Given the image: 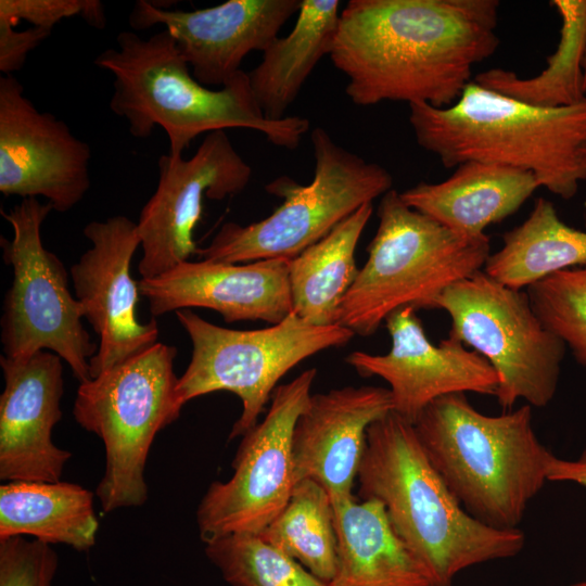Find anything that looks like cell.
I'll list each match as a JSON object with an SVG mask.
<instances>
[{
    "instance_id": "obj_1",
    "label": "cell",
    "mask_w": 586,
    "mask_h": 586,
    "mask_svg": "<svg viewBox=\"0 0 586 586\" xmlns=\"http://www.w3.org/2000/svg\"><path fill=\"white\" fill-rule=\"evenodd\" d=\"M498 0H349L330 60L359 106L453 105L499 46Z\"/></svg>"
},
{
    "instance_id": "obj_27",
    "label": "cell",
    "mask_w": 586,
    "mask_h": 586,
    "mask_svg": "<svg viewBox=\"0 0 586 586\" xmlns=\"http://www.w3.org/2000/svg\"><path fill=\"white\" fill-rule=\"evenodd\" d=\"M561 17L560 39L548 56L547 67L538 75L523 78L514 72L492 68L477 74L474 81L483 88L523 103L555 109L583 101V64L586 53V0H553Z\"/></svg>"
},
{
    "instance_id": "obj_4",
    "label": "cell",
    "mask_w": 586,
    "mask_h": 586,
    "mask_svg": "<svg viewBox=\"0 0 586 586\" xmlns=\"http://www.w3.org/2000/svg\"><path fill=\"white\" fill-rule=\"evenodd\" d=\"M409 105L419 146L446 168L483 162L532 171L539 186L572 199L579 186L586 145V98L555 109L533 106L474 80L450 106Z\"/></svg>"
},
{
    "instance_id": "obj_3",
    "label": "cell",
    "mask_w": 586,
    "mask_h": 586,
    "mask_svg": "<svg viewBox=\"0 0 586 586\" xmlns=\"http://www.w3.org/2000/svg\"><path fill=\"white\" fill-rule=\"evenodd\" d=\"M116 43L94 60L113 75L110 109L127 120L135 138H148L162 127L173 157L182 156L198 136L227 128L259 131L288 150L296 149L309 130L302 116L266 118L242 69L218 90L200 84L166 29L148 38L124 30Z\"/></svg>"
},
{
    "instance_id": "obj_23",
    "label": "cell",
    "mask_w": 586,
    "mask_h": 586,
    "mask_svg": "<svg viewBox=\"0 0 586 586\" xmlns=\"http://www.w3.org/2000/svg\"><path fill=\"white\" fill-rule=\"evenodd\" d=\"M340 5L339 0H302L293 29L273 40L259 64L247 73L266 118H284L318 62L330 55Z\"/></svg>"
},
{
    "instance_id": "obj_19",
    "label": "cell",
    "mask_w": 586,
    "mask_h": 586,
    "mask_svg": "<svg viewBox=\"0 0 586 586\" xmlns=\"http://www.w3.org/2000/svg\"><path fill=\"white\" fill-rule=\"evenodd\" d=\"M289 263L286 258L247 264L186 260L138 285L153 317L202 307L219 313L228 323L276 324L293 311Z\"/></svg>"
},
{
    "instance_id": "obj_16",
    "label": "cell",
    "mask_w": 586,
    "mask_h": 586,
    "mask_svg": "<svg viewBox=\"0 0 586 586\" xmlns=\"http://www.w3.org/2000/svg\"><path fill=\"white\" fill-rule=\"evenodd\" d=\"M392 340L383 355L353 352L345 361L360 375H377L390 385L393 411L413 424L436 398L456 393L495 396L499 378L479 353L448 336L432 343L412 307L393 311L384 321Z\"/></svg>"
},
{
    "instance_id": "obj_18",
    "label": "cell",
    "mask_w": 586,
    "mask_h": 586,
    "mask_svg": "<svg viewBox=\"0 0 586 586\" xmlns=\"http://www.w3.org/2000/svg\"><path fill=\"white\" fill-rule=\"evenodd\" d=\"M4 388L0 396V479L59 482L68 450L55 446L64 392L62 358L50 351L0 357Z\"/></svg>"
},
{
    "instance_id": "obj_30",
    "label": "cell",
    "mask_w": 586,
    "mask_h": 586,
    "mask_svg": "<svg viewBox=\"0 0 586 586\" xmlns=\"http://www.w3.org/2000/svg\"><path fill=\"white\" fill-rule=\"evenodd\" d=\"M525 291L543 323L586 366V265L556 272Z\"/></svg>"
},
{
    "instance_id": "obj_9",
    "label": "cell",
    "mask_w": 586,
    "mask_h": 586,
    "mask_svg": "<svg viewBox=\"0 0 586 586\" xmlns=\"http://www.w3.org/2000/svg\"><path fill=\"white\" fill-rule=\"evenodd\" d=\"M192 342L191 360L178 378L175 398L181 409L199 396L228 391L242 402L229 438L243 436L257 423L278 381L302 360L355 335L341 326H314L293 311L284 320L257 330H233L211 323L191 309L176 311Z\"/></svg>"
},
{
    "instance_id": "obj_22",
    "label": "cell",
    "mask_w": 586,
    "mask_h": 586,
    "mask_svg": "<svg viewBox=\"0 0 586 586\" xmlns=\"http://www.w3.org/2000/svg\"><path fill=\"white\" fill-rule=\"evenodd\" d=\"M332 505L337 565L329 586H434L381 502L352 497Z\"/></svg>"
},
{
    "instance_id": "obj_15",
    "label": "cell",
    "mask_w": 586,
    "mask_h": 586,
    "mask_svg": "<svg viewBox=\"0 0 586 586\" xmlns=\"http://www.w3.org/2000/svg\"><path fill=\"white\" fill-rule=\"evenodd\" d=\"M84 234L91 246L71 267V277L84 318L100 339L89 362L94 378L157 343L160 330L154 318L141 322L137 316L140 291L130 275L141 244L137 222L116 215L90 221Z\"/></svg>"
},
{
    "instance_id": "obj_8",
    "label": "cell",
    "mask_w": 586,
    "mask_h": 586,
    "mask_svg": "<svg viewBox=\"0 0 586 586\" xmlns=\"http://www.w3.org/2000/svg\"><path fill=\"white\" fill-rule=\"evenodd\" d=\"M176 355L175 346L157 342L79 383L73 416L104 444L105 471L95 495L106 513L148 499L144 470L151 445L181 411L175 398Z\"/></svg>"
},
{
    "instance_id": "obj_29",
    "label": "cell",
    "mask_w": 586,
    "mask_h": 586,
    "mask_svg": "<svg viewBox=\"0 0 586 586\" xmlns=\"http://www.w3.org/2000/svg\"><path fill=\"white\" fill-rule=\"evenodd\" d=\"M204 544L206 557L231 586H329L258 535L232 534Z\"/></svg>"
},
{
    "instance_id": "obj_14",
    "label": "cell",
    "mask_w": 586,
    "mask_h": 586,
    "mask_svg": "<svg viewBox=\"0 0 586 586\" xmlns=\"http://www.w3.org/2000/svg\"><path fill=\"white\" fill-rule=\"evenodd\" d=\"M91 149L67 124L40 112L13 75L0 77V192L43 196L54 211L76 206L90 189Z\"/></svg>"
},
{
    "instance_id": "obj_35",
    "label": "cell",
    "mask_w": 586,
    "mask_h": 586,
    "mask_svg": "<svg viewBox=\"0 0 586 586\" xmlns=\"http://www.w3.org/2000/svg\"><path fill=\"white\" fill-rule=\"evenodd\" d=\"M579 173H581V179L586 180V145L584 146L581 154Z\"/></svg>"
},
{
    "instance_id": "obj_28",
    "label": "cell",
    "mask_w": 586,
    "mask_h": 586,
    "mask_svg": "<svg viewBox=\"0 0 586 586\" xmlns=\"http://www.w3.org/2000/svg\"><path fill=\"white\" fill-rule=\"evenodd\" d=\"M311 574L329 583L337 565L334 511L328 492L306 479L294 484L282 511L258 534Z\"/></svg>"
},
{
    "instance_id": "obj_10",
    "label": "cell",
    "mask_w": 586,
    "mask_h": 586,
    "mask_svg": "<svg viewBox=\"0 0 586 586\" xmlns=\"http://www.w3.org/2000/svg\"><path fill=\"white\" fill-rule=\"evenodd\" d=\"M430 309L446 311L448 336L495 369L502 409L520 399L543 408L553 399L566 346L539 319L526 291L509 288L482 269L444 290Z\"/></svg>"
},
{
    "instance_id": "obj_32",
    "label": "cell",
    "mask_w": 586,
    "mask_h": 586,
    "mask_svg": "<svg viewBox=\"0 0 586 586\" xmlns=\"http://www.w3.org/2000/svg\"><path fill=\"white\" fill-rule=\"evenodd\" d=\"M72 16H80L99 29L106 23L103 4L98 0H0V20L13 25L24 20L52 31L54 25Z\"/></svg>"
},
{
    "instance_id": "obj_31",
    "label": "cell",
    "mask_w": 586,
    "mask_h": 586,
    "mask_svg": "<svg viewBox=\"0 0 586 586\" xmlns=\"http://www.w3.org/2000/svg\"><path fill=\"white\" fill-rule=\"evenodd\" d=\"M59 557L47 543L24 536L0 539V586H51Z\"/></svg>"
},
{
    "instance_id": "obj_13",
    "label": "cell",
    "mask_w": 586,
    "mask_h": 586,
    "mask_svg": "<svg viewBox=\"0 0 586 586\" xmlns=\"http://www.w3.org/2000/svg\"><path fill=\"white\" fill-rule=\"evenodd\" d=\"M156 190L137 221L142 279L162 275L196 255L193 230L201 220L204 199L222 200L240 193L252 177L225 130L205 135L190 158L162 155Z\"/></svg>"
},
{
    "instance_id": "obj_33",
    "label": "cell",
    "mask_w": 586,
    "mask_h": 586,
    "mask_svg": "<svg viewBox=\"0 0 586 586\" xmlns=\"http://www.w3.org/2000/svg\"><path fill=\"white\" fill-rule=\"evenodd\" d=\"M51 31L34 27L16 30L15 25L0 20V72L12 75L20 71L30 51L44 41Z\"/></svg>"
},
{
    "instance_id": "obj_11",
    "label": "cell",
    "mask_w": 586,
    "mask_h": 586,
    "mask_svg": "<svg viewBox=\"0 0 586 586\" xmlns=\"http://www.w3.org/2000/svg\"><path fill=\"white\" fill-rule=\"evenodd\" d=\"M51 211L50 203L28 198L1 212L13 231L11 239H0L3 262L13 273L0 320L2 355L53 352L84 383L91 379L89 362L99 346L81 322L82 308L69 291L64 264L42 244L41 226Z\"/></svg>"
},
{
    "instance_id": "obj_7",
    "label": "cell",
    "mask_w": 586,
    "mask_h": 586,
    "mask_svg": "<svg viewBox=\"0 0 586 586\" xmlns=\"http://www.w3.org/2000/svg\"><path fill=\"white\" fill-rule=\"evenodd\" d=\"M314 177L298 184L281 176L265 189L283 199L266 218L241 226H221L211 243L198 249L202 260L227 264L262 259H292L329 234L359 207L393 189V177L383 166L336 143L322 127L310 133Z\"/></svg>"
},
{
    "instance_id": "obj_6",
    "label": "cell",
    "mask_w": 586,
    "mask_h": 586,
    "mask_svg": "<svg viewBox=\"0 0 586 586\" xmlns=\"http://www.w3.org/2000/svg\"><path fill=\"white\" fill-rule=\"evenodd\" d=\"M368 259L343 300L339 324L370 336L404 307L430 309L451 284L482 270L489 238L466 237L409 207L391 189L381 196Z\"/></svg>"
},
{
    "instance_id": "obj_36",
    "label": "cell",
    "mask_w": 586,
    "mask_h": 586,
    "mask_svg": "<svg viewBox=\"0 0 586 586\" xmlns=\"http://www.w3.org/2000/svg\"><path fill=\"white\" fill-rule=\"evenodd\" d=\"M583 73H584V92H585V95H586V53H585V58H584Z\"/></svg>"
},
{
    "instance_id": "obj_26",
    "label": "cell",
    "mask_w": 586,
    "mask_h": 586,
    "mask_svg": "<svg viewBox=\"0 0 586 586\" xmlns=\"http://www.w3.org/2000/svg\"><path fill=\"white\" fill-rule=\"evenodd\" d=\"M586 265V230L566 225L552 202L538 198L530 216L502 235L483 270L517 290L559 271Z\"/></svg>"
},
{
    "instance_id": "obj_25",
    "label": "cell",
    "mask_w": 586,
    "mask_h": 586,
    "mask_svg": "<svg viewBox=\"0 0 586 586\" xmlns=\"http://www.w3.org/2000/svg\"><path fill=\"white\" fill-rule=\"evenodd\" d=\"M373 212L367 203L323 239L290 259L293 313L314 326L339 324L341 306L359 269L355 252Z\"/></svg>"
},
{
    "instance_id": "obj_2",
    "label": "cell",
    "mask_w": 586,
    "mask_h": 586,
    "mask_svg": "<svg viewBox=\"0 0 586 586\" xmlns=\"http://www.w3.org/2000/svg\"><path fill=\"white\" fill-rule=\"evenodd\" d=\"M357 481L361 500L383 505L434 586H454L461 571L515 557L524 548L520 528H495L466 511L430 461L413 424L394 411L368 428Z\"/></svg>"
},
{
    "instance_id": "obj_17",
    "label": "cell",
    "mask_w": 586,
    "mask_h": 586,
    "mask_svg": "<svg viewBox=\"0 0 586 586\" xmlns=\"http://www.w3.org/2000/svg\"><path fill=\"white\" fill-rule=\"evenodd\" d=\"M302 0H228L194 10H166L137 1L130 14L135 29L163 25L203 86L224 87L241 71L252 51L264 52Z\"/></svg>"
},
{
    "instance_id": "obj_12",
    "label": "cell",
    "mask_w": 586,
    "mask_h": 586,
    "mask_svg": "<svg viewBox=\"0 0 586 586\" xmlns=\"http://www.w3.org/2000/svg\"><path fill=\"white\" fill-rule=\"evenodd\" d=\"M315 368L275 388L263 421L242 436L227 482H213L196 509L205 543L258 535L285 507L294 487L292 434L310 399Z\"/></svg>"
},
{
    "instance_id": "obj_21",
    "label": "cell",
    "mask_w": 586,
    "mask_h": 586,
    "mask_svg": "<svg viewBox=\"0 0 586 586\" xmlns=\"http://www.w3.org/2000/svg\"><path fill=\"white\" fill-rule=\"evenodd\" d=\"M538 188L532 171L472 161L460 164L442 182H419L399 194L409 207L476 238L514 214Z\"/></svg>"
},
{
    "instance_id": "obj_5",
    "label": "cell",
    "mask_w": 586,
    "mask_h": 586,
    "mask_svg": "<svg viewBox=\"0 0 586 586\" xmlns=\"http://www.w3.org/2000/svg\"><path fill=\"white\" fill-rule=\"evenodd\" d=\"M430 461L466 511L499 530L519 528L548 482L553 454L538 440L532 407L482 413L464 393L436 398L413 423Z\"/></svg>"
},
{
    "instance_id": "obj_37",
    "label": "cell",
    "mask_w": 586,
    "mask_h": 586,
    "mask_svg": "<svg viewBox=\"0 0 586 586\" xmlns=\"http://www.w3.org/2000/svg\"><path fill=\"white\" fill-rule=\"evenodd\" d=\"M566 586H586V581L585 582H577V583L570 584V585H566Z\"/></svg>"
},
{
    "instance_id": "obj_34",
    "label": "cell",
    "mask_w": 586,
    "mask_h": 586,
    "mask_svg": "<svg viewBox=\"0 0 586 586\" xmlns=\"http://www.w3.org/2000/svg\"><path fill=\"white\" fill-rule=\"evenodd\" d=\"M548 482L574 483L586 488V449L574 459L553 456L548 469Z\"/></svg>"
},
{
    "instance_id": "obj_24",
    "label": "cell",
    "mask_w": 586,
    "mask_h": 586,
    "mask_svg": "<svg viewBox=\"0 0 586 586\" xmlns=\"http://www.w3.org/2000/svg\"><path fill=\"white\" fill-rule=\"evenodd\" d=\"M94 494L67 482L13 481L0 486V539L30 535L87 551L99 528Z\"/></svg>"
},
{
    "instance_id": "obj_20",
    "label": "cell",
    "mask_w": 586,
    "mask_h": 586,
    "mask_svg": "<svg viewBox=\"0 0 586 586\" xmlns=\"http://www.w3.org/2000/svg\"><path fill=\"white\" fill-rule=\"evenodd\" d=\"M391 411L385 387L344 386L311 395L292 434L294 482H317L332 502L354 497L367 430Z\"/></svg>"
}]
</instances>
